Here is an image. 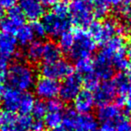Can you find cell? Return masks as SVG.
<instances>
[{"mask_svg": "<svg viewBox=\"0 0 131 131\" xmlns=\"http://www.w3.org/2000/svg\"><path fill=\"white\" fill-rule=\"evenodd\" d=\"M36 73L31 65L17 61L9 66L6 71V80L10 87L20 92H26L34 86Z\"/></svg>", "mask_w": 131, "mask_h": 131, "instance_id": "1", "label": "cell"}, {"mask_svg": "<svg viewBox=\"0 0 131 131\" xmlns=\"http://www.w3.org/2000/svg\"><path fill=\"white\" fill-rule=\"evenodd\" d=\"M64 127L73 131H98L99 123L97 118L90 113L80 114L74 110H68L64 113Z\"/></svg>", "mask_w": 131, "mask_h": 131, "instance_id": "2", "label": "cell"}, {"mask_svg": "<svg viewBox=\"0 0 131 131\" xmlns=\"http://www.w3.org/2000/svg\"><path fill=\"white\" fill-rule=\"evenodd\" d=\"M94 0H73L69 6L71 22L79 29L88 27L93 22Z\"/></svg>", "mask_w": 131, "mask_h": 131, "instance_id": "3", "label": "cell"}, {"mask_svg": "<svg viewBox=\"0 0 131 131\" xmlns=\"http://www.w3.org/2000/svg\"><path fill=\"white\" fill-rule=\"evenodd\" d=\"M74 34L75 42L71 50L68 52L69 57L75 61L81 58H91L96 49V42L90 36L88 31L84 29H77Z\"/></svg>", "mask_w": 131, "mask_h": 131, "instance_id": "4", "label": "cell"}, {"mask_svg": "<svg viewBox=\"0 0 131 131\" xmlns=\"http://www.w3.org/2000/svg\"><path fill=\"white\" fill-rule=\"evenodd\" d=\"M42 77L53 79L62 80L73 74V67L67 60L58 59L52 62H44L40 68Z\"/></svg>", "mask_w": 131, "mask_h": 131, "instance_id": "5", "label": "cell"}, {"mask_svg": "<svg viewBox=\"0 0 131 131\" xmlns=\"http://www.w3.org/2000/svg\"><path fill=\"white\" fill-rule=\"evenodd\" d=\"M127 53V42L122 35H116L103 44L100 54L112 63L125 58Z\"/></svg>", "mask_w": 131, "mask_h": 131, "instance_id": "6", "label": "cell"}, {"mask_svg": "<svg viewBox=\"0 0 131 131\" xmlns=\"http://www.w3.org/2000/svg\"><path fill=\"white\" fill-rule=\"evenodd\" d=\"M42 24L45 29L46 34L52 38H58L62 33L68 31L70 21L68 18H61L55 14L48 13L42 16Z\"/></svg>", "mask_w": 131, "mask_h": 131, "instance_id": "7", "label": "cell"}, {"mask_svg": "<svg viewBox=\"0 0 131 131\" xmlns=\"http://www.w3.org/2000/svg\"><path fill=\"white\" fill-rule=\"evenodd\" d=\"M82 85V77L78 74H71L68 77H66L63 83L59 85L58 95L62 102H73L77 95L81 92Z\"/></svg>", "mask_w": 131, "mask_h": 131, "instance_id": "8", "label": "cell"}, {"mask_svg": "<svg viewBox=\"0 0 131 131\" xmlns=\"http://www.w3.org/2000/svg\"><path fill=\"white\" fill-rule=\"evenodd\" d=\"M59 85L58 81L48 77H40L34 84L35 94L40 100L49 101L56 98L59 93Z\"/></svg>", "mask_w": 131, "mask_h": 131, "instance_id": "9", "label": "cell"}, {"mask_svg": "<svg viewBox=\"0 0 131 131\" xmlns=\"http://www.w3.org/2000/svg\"><path fill=\"white\" fill-rule=\"evenodd\" d=\"M95 104L99 106L112 103L114 100H118V94L112 80L103 81L94 91Z\"/></svg>", "mask_w": 131, "mask_h": 131, "instance_id": "10", "label": "cell"}, {"mask_svg": "<svg viewBox=\"0 0 131 131\" xmlns=\"http://www.w3.org/2000/svg\"><path fill=\"white\" fill-rule=\"evenodd\" d=\"M24 93L12 87L4 88L1 94H0V100L3 107L6 111H9L12 112L18 111L20 107L21 101Z\"/></svg>", "mask_w": 131, "mask_h": 131, "instance_id": "11", "label": "cell"}, {"mask_svg": "<svg viewBox=\"0 0 131 131\" xmlns=\"http://www.w3.org/2000/svg\"><path fill=\"white\" fill-rule=\"evenodd\" d=\"M74 111L80 114H87L93 110L95 105L94 95L88 90H81L73 101Z\"/></svg>", "mask_w": 131, "mask_h": 131, "instance_id": "12", "label": "cell"}, {"mask_svg": "<svg viewBox=\"0 0 131 131\" xmlns=\"http://www.w3.org/2000/svg\"><path fill=\"white\" fill-rule=\"evenodd\" d=\"M20 8L25 18L31 22H35L41 18L45 12L44 6L39 0H22Z\"/></svg>", "mask_w": 131, "mask_h": 131, "instance_id": "13", "label": "cell"}, {"mask_svg": "<svg viewBox=\"0 0 131 131\" xmlns=\"http://www.w3.org/2000/svg\"><path fill=\"white\" fill-rule=\"evenodd\" d=\"M94 61V73L100 80L108 81L114 75L112 63L99 53Z\"/></svg>", "mask_w": 131, "mask_h": 131, "instance_id": "14", "label": "cell"}, {"mask_svg": "<svg viewBox=\"0 0 131 131\" xmlns=\"http://www.w3.org/2000/svg\"><path fill=\"white\" fill-rule=\"evenodd\" d=\"M98 131H131V119L121 113L113 120L102 122L99 126Z\"/></svg>", "mask_w": 131, "mask_h": 131, "instance_id": "15", "label": "cell"}, {"mask_svg": "<svg viewBox=\"0 0 131 131\" xmlns=\"http://www.w3.org/2000/svg\"><path fill=\"white\" fill-rule=\"evenodd\" d=\"M17 41L14 35L8 33H0V55L11 59L16 53Z\"/></svg>", "mask_w": 131, "mask_h": 131, "instance_id": "16", "label": "cell"}, {"mask_svg": "<svg viewBox=\"0 0 131 131\" xmlns=\"http://www.w3.org/2000/svg\"><path fill=\"white\" fill-rule=\"evenodd\" d=\"M121 114L120 106L117 103H109L100 106L97 111V117L102 122L111 121Z\"/></svg>", "mask_w": 131, "mask_h": 131, "instance_id": "17", "label": "cell"}, {"mask_svg": "<svg viewBox=\"0 0 131 131\" xmlns=\"http://www.w3.org/2000/svg\"><path fill=\"white\" fill-rule=\"evenodd\" d=\"M44 43L40 40H33L27 46L26 58L31 63H38L42 60Z\"/></svg>", "mask_w": 131, "mask_h": 131, "instance_id": "18", "label": "cell"}, {"mask_svg": "<svg viewBox=\"0 0 131 131\" xmlns=\"http://www.w3.org/2000/svg\"><path fill=\"white\" fill-rule=\"evenodd\" d=\"M61 50L56 43L52 41H47L43 45L42 60L44 62H52L60 59Z\"/></svg>", "mask_w": 131, "mask_h": 131, "instance_id": "19", "label": "cell"}, {"mask_svg": "<svg viewBox=\"0 0 131 131\" xmlns=\"http://www.w3.org/2000/svg\"><path fill=\"white\" fill-rule=\"evenodd\" d=\"M34 38L35 37L31 25H27V24H24L19 27L15 32V40L17 41V44L21 46H28L33 41Z\"/></svg>", "mask_w": 131, "mask_h": 131, "instance_id": "20", "label": "cell"}, {"mask_svg": "<svg viewBox=\"0 0 131 131\" xmlns=\"http://www.w3.org/2000/svg\"><path fill=\"white\" fill-rule=\"evenodd\" d=\"M17 116L15 112L3 111L0 112V128L2 131H14L15 129Z\"/></svg>", "mask_w": 131, "mask_h": 131, "instance_id": "21", "label": "cell"}, {"mask_svg": "<svg viewBox=\"0 0 131 131\" xmlns=\"http://www.w3.org/2000/svg\"><path fill=\"white\" fill-rule=\"evenodd\" d=\"M63 111H47L43 121L46 125V127L53 129L62 125L63 122Z\"/></svg>", "mask_w": 131, "mask_h": 131, "instance_id": "22", "label": "cell"}, {"mask_svg": "<svg viewBox=\"0 0 131 131\" xmlns=\"http://www.w3.org/2000/svg\"><path fill=\"white\" fill-rule=\"evenodd\" d=\"M75 69L80 75H90L94 73V61L91 58H81L75 62Z\"/></svg>", "mask_w": 131, "mask_h": 131, "instance_id": "23", "label": "cell"}, {"mask_svg": "<svg viewBox=\"0 0 131 131\" xmlns=\"http://www.w3.org/2000/svg\"><path fill=\"white\" fill-rule=\"evenodd\" d=\"M75 42V34L71 31H67L58 37V47L63 52L68 53Z\"/></svg>", "mask_w": 131, "mask_h": 131, "instance_id": "24", "label": "cell"}, {"mask_svg": "<svg viewBox=\"0 0 131 131\" xmlns=\"http://www.w3.org/2000/svg\"><path fill=\"white\" fill-rule=\"evenodd\" d=\"M115 9L117 16L122 22L121 24L128 28L131 25V4H121Z\"/></svg>", "mask_w": 131, "mask_h": 131, "instance_id": "25", "label": "cell"}, {"mask_svg": "<svg viewBox=\"0 0 131 131\" xmlns=\"http://www.w3.org/2000/svg\"><path fill=\"white\" fill-rule=\"evenodd\" d=\"M35 98L30 93H24L18 112L21 114H30L35 104Z\"/></svg>", "mask_w": 131, "mask_h": 131, "instance_id": "26", "label": "cell"}, {"mask_svg": "<svg viewBox=\"0 0 131 131\" xmlns=\"http://www.w3.org/2000/svg\"><path fill=\"white\" fill-rule=\"evenodd\" d=\"M6 17H8L18 27H21L22 25H24V22H25V16H24L22 9L16 6L8 9L7 16Z\"/></svg>", "mask_w": 131, "mask_h": 131, "instance_id": "27", "label": "cell"}, {"mask_svg": "<svg viewBox=\"0 0 131 131\" xmlns=\"http://www.w3.org/2000/svg\"><path fill=\"white\" fill-rule=\"evenodd\" d=\"M32 119L33 118L30 116V114H21L20 116H17L15 130L30 131L31 123H32Z\"/></svg>", "mask_w": 131, "mask_h": 131, "instance_id": "28", "label": "cell"}, {"mask_svg": "<svg viewBox=\"0 0 131 131\" xmlns=\"http://www.w3.org/2000/svg\"><path fill=\"white\" fill-rule=\"evenodd\" d=\"M110 11V6L102 0H94L93 6V15L97 19H103L108 15Z\"/></svg>", "mask_w": 131, "mask_h": 131, "instance_id": "29", "label": "cell"}, {"mask_svg": "<svg viewBox=\"0 0 131 131\" xmlns=\"http://www.w3.org/2000/svg\"><path fill=\"white\" fill-rule=\"evenodd\" d=\"M82 81L83 84L85 87V90H88V91L92 92V93L94 92L101 84V80L95 75V73L90 74V75L84 77V79H82Z\"/></svg>", "mask_w": 131, "mask_h": 131, "instance_id": "30", "label": "cell"}, {"mask_svg": "<svg viewBox=\"0 0 131 131\" xmlns=\"http://www.w3.org/2000/svg\"><path fill=\"white\" fill-rule=\"evenodd\" d=\"M52 13L61 18H68L70 15L69 6L65 2H57L52 6Z\"/></svg>", "mask_w": 131, "mask_h": 131, "instance_id": "31", "label": "cell"}, {"mask_svg": "<svg viewBox=\"0 0 131 131\" xmlns=\"http://www.w3.org/2000/svg\"><path fill=\"white\" fill-rule=\"evenodd\" d=\"M31 113H32L33 118L43 119L46 113H47V105H46V103L42 102V101L36 102L32 111H31Z\"/></svg>", "mask_w": 131, "mask_h": 131, "instance_id": "32", "label": "cell"}, {"mask_svg": "<svg viewBox=\"0 0 131 131\" xmlns=\"http://www.w3.org/2000/svg\"><path fill=\"white\" fill-rule=\"evenodd\" d=\"M18 26L15 24L8 17H5L2 20L0 21V29L2 30L3 32L8 33V34H12L16 32L18 30Z\"/></svg>", "mask_w": 131, "mask_h": 131, "instance_id": "33", "label": "cell"}, {"mask_svg": "<svg viewBox=\"0 0 131 131\" xmlns=\"http://www.w3.org/2000/svg\"><path fill=\"white\" fill-rule=\"evenodd\" d=\"M31 25V28L33 31V34H34L35 38H43L46 35V31L45 29H44V26L42 24L41 22H39V21H35V22H32Z\"/></svg>", "mask_w": 131, "mask_h": 131, "instance_id": "34", "label": "cell"}, {"mask_svg": "<svg viewBox=\"0 0 131 131\" xmlns=\"http://www.w3.org/2000/svg\"><path fill=\"white\" fill-rule=\"evenodd\" d=\"M47 105V111H63L64 104L61 100H58L57 98L51 99L48 101L46 103Z\"/></svg>", "mask_w": 131, "mask_h": 131, "instance_id": "35", "label": "cell"}, {"mask_svg": "<svg viewBox=\"0 0 131 131\" xmlns=\"http://www.w3.org/2000/svg\"><path fill=\"white\" fill-rule=\"evenodd\" d=\"M45 129H46V125L44 123L43 119L33 118L30 131H45Z\"/></svg>", "mask_w": 131, "mask_h": 131, "instance_id": "36", "label": "cell"}, {"mask_svg": "<svg viewBox=\"0 0 131 131\" xmlns=\"http://www.w3.org/2000/svg\"><path fill=\"white\" fill-rule=\"evenodd\" d=\"M123 104L126 106L129 111H131V80L129 82V85L123 97Z\"/></svg>", "mask_w": 131, "mask_h": 131, "instance_id": "37", "label": "cell"}, {"mask_svg": "<svg viewBox=\"0 0 131 131\" xmlns=\"http://www.w3.org/2000/svg\"><path fill=\"white\" fill-rule=\"evenodd\" d=\"M17 0H0V4L3 6V8H6V9H10V8L14 7L16 5Z\"/></svg>", "mask_w": 131, "mask_h": 131, "instance_id": "38", "label": "cell"}, {"mask_svg": "<svg viewBox=\"0 0 131 131\" xmlns=\"http://www.w3.org/2000/svg\"><path fill=\"white\" fill-rule=\"evenodd\" d=\"M102 1L107 4L109 6H115V7H117L121 4H124V0H102Z\"/></svg>", "mask_w": 131, "mask_h": 131, "instance_id": "39", "label": "cell"}, {"mask_svg": "<svg viewBox=\"0 0 131 131\" xmlns=\"http://www.w3.org/2000/svg\"><path fill=\"white\" fill-rule=\"evenodd\" d=\"M39 1L43 6H53L58 2V0H39Z\"/></svg>", "mask_w": 131, "mask_h": 131, "instance_id": "40", "label": "cell"}, {"mask_svg": "<svg viewBox=\"0 0 131 131\" xmlns=\"http://www.w3.org/2000/svg\"><path fill=\"white\" fill-rule=\"evenodd\" d=\"M51 131H73V130H71V129L68 128V127H64L63 125H61V126H59V127H56V128H53Z\"/></svg>", "mask_w": 131, "mask_h": 131, "instance_id": "41", "label": "cell"}, {"mask_svg": "<svg viewBox=\"0 0 131 131\" xmlns=\"http://www.w3.org/2000/svg\"><path fill=\"white\" fill-rule=\"evenodd\" d=\"M4 77H3L2 73H0V94L2 93V91L4 90Z\"/></svg>", "mask_w": 131, "mask_h": 131, "instance_id": "42", "label": "cell"}, {"mask_svg": "<svg viewBox=\"0 0 131 131\" xmlns=\"http://www.w3.org/2000/svg\"><path fill=\"white\" fill-rule=\"evenodd\" d=\"M3 15H4V8H3V6L0 4V17L2 16Z\"/></svg>", "mask_w": 131, "mask_h": 131, "instance_id": "43", "label": "cell"}, {"mask_svg": "<svg viewBox=\"0 0 131 131\" xmlns=\"http://www.w3.org/2000/svg\"><path fill=\"white\" fill-rule=\"evenodd\" d=\"M124 4H131V0H124Z\"/></svg>", "mask_w": 131, "mask_h": 131, "instance_id": "44", "label": "cell"}, {"mask_svg": "<svg viewBox=\"0 0 131 131\" xmlns=\"http://www.w3.org/2000/svg\"><path fill=\"white\" fill-rule=\"evenodd\" d=\"M69 1H73V0H62V2H69Z\"/></svg>", "mask_w": 131, "mask_h": 131, "instance_id": "45", "label": "cell"}, {"mask_svg": "<svg viewBox=\"0 0 131 131\" xmlns=\"http://www.w3.org/2000/svg\"><path fill=\"white\" fill-rule=\"evenodd\" d=\"M15 131H21V130H15Z\"/></svg>", "mask_w": 131, "mask_h": 131, "instance_id": "46", "label": "cell"}]
</instances>
